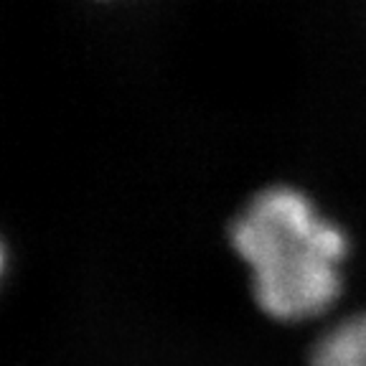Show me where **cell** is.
<instances>
[{
    "mask_svg": "<svg viewBox=\"0 0 366 366\" xmlns=\"http://www.w3.org/2000/svg\"><path fill=\"white\" fill-rule=\"evenodd\" d=\"M6 267H8V252H6V242L0 239V280L6 274Z\"/></svg>",
    "mask_w": 366,
    "mask_h": 366,
    "instance_id": "obj_3",
    "label": "cell"
},
{
    "mask_svg": "<svg viewBox=\"0 0 366 366\" xmlns=\"http://www.w3.org/2000/svg\"><path fill=\"white\" fill-rule=\"evenodd\" d=\"M229 244L267 318L303 323L338 303L349 234L305 191L287 183L257 191L232 219Z\"/></svg>",
    "mask_w": 366,
    "mask_h": 366,
    "instance_id": "obj_1",
    "label": "cell"
},
{
    "mask_svg": "<svg viewBox=\"0 0 366 366\" xmlns=\"http://www.w3.org/2000/svg\"><path fill=\"white\" fill-rule=\"evenodd\" d=\"M310 366H366V313L333 323L315 341Z\"/></svg>",
    "mask_w": 366,
    "mask_h": 366,
    "instance_id": "obj_2",
    "label": "cell"
}]
</instances>
